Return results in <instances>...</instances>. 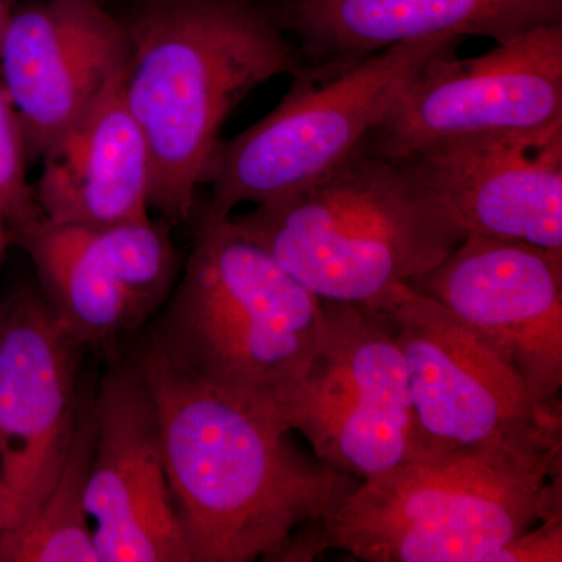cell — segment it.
<instances>
[{"instance_id": "cell-17", "label": "cell", "mask_w": 562, "mask_h": 562, "mask_svg": "<svg viewBox=\"0 0 562 562\" xmlns=\"http://www.w3.org/2000/svg\"><path fill=\"white\" fill-rule=\"evenodd\" d=\"M122 74L41 157L43 171L32 184L33 194L54 224L102 225L150 216L149 149L125 102Z\"/></svg>"}, {"instance_id": "cell-22", "label": "cell", "mask_w": 562, "mask_h": 562, "mask_svg": "<svg viewBox=\"0 0 562 562\" xmlns=\"http://www.w3.org/2000/svg\"><path fill=\"white\" fill-rule=\"evenodd\" d=\"M21 2L22 0H0V38H2L3 31L9 24L11 14Z\"/></svg>"}, {"instance_id": "cell-21", "label": "cell", "mask_w": 562, "mask_h": 562, "mask_svg": "<svg viewBox=\"0 0 562 562\" xmlns=\"http://www.w3.org/2000/svg\"><path fill=\"white\" fill-rule=\"evenodd\" d=\"M20 524V509L13 494L5 483L0 480V535Z\"/></svg>"}, {"instance_id": "cell-11", "label": "cell", "mask_w": 562, "mask_h": 562, "mask_svg": "<svg viewBox=\"0 0 562 562\" xmlns=\"http://www.w3.org/2000/svg\"><path fill=\"white\" fill-rule=\"evenodd\" d=\"M406 284L449 310L539 402L562 408V251L465 236Z\"/></svg>"}, {"instance_id": "cell-15", "label": "cell", "mask_w": 562, "mask_h": 562, "mask_svg": "<svg viewBox=\"0 0 562 562\" xmlns=\"http://www.w3.org/2000/svg\"><path fill=\"white\" fill-rule=\"evenodd\" d=\"M465 236L562 251V125L453 140L392 160Z\"/></svg>"}, {"instance_id": "cell-12", "label": "cell", "mask_w": 562, "mask_h": 562, "mask_svg": "<svg viewBox=\"0 0 562 562\" xmlns=\"http://www.w3.org/2000/svg\"><path fill=\"white\" fill-rule=\"evenodd\" d=\"M94 420L85 502L99 562H191L157 403L136 362L106 373L94 394Z\"/></svg>"}, {"instance_id": "cell-20", "label": "cell", "mask_w": 562, "mask_h": 562, "mask_svg": "<svg viewBox=\"0 0 562 562\" xmlns=\"http://www.w3.org/2000/svg\"><path fill=\"white\" fill-rule=\"evenodd\" d=\"M562 514L528 528L495 554L494 562H561Z\"/></svg>"}, {"instance_id": "cell-1", "label": "cell", "mask_w": 562, "mask_h": 562, "mask_svg": "<svg viewBox=\"0 0 562 562\" xmlns=\"http://www.w3.org/2000/svg\"><path fill=\"white\" fill-rule=\"evenodd\" d=\"M149 383L173 503L191 562H306L360 480L306 457L268 409L214 390L154 344Z\"/></svg>"}, {"instance_id": "cell-25", "label": "cell", "mask_w": 562, "mask_h": 562, "mask_svg": "<svg viewBox=\"0 0 562 562\" xmlns=\"http://www.w3.org/2000/svg\"><path fill=\"white\" fill-rule=\"evenodd\" d=\"M102 2H105V0H102Z\"/></svg>"}, {"instance_id": "cell-24", "label": "cell", "mask_w": 562, "mask_h": 562, "mask_svg": "<svg viewBox=\"0 0 562 562\" xmlns=\"http://www.w3.org/2000/svg\"><path fill=\"white\" fill-rule=\"evenodd\" d=\"M0 310H2V295H0Z\"/></svg>"}, {"instance_id": "cell-8", "label": "cell", "mask_w": 562, "mask_h": 562, "mask_svg": "<svg viewBox=\"0 0 562 562\" xmlns=\"http://www.w3.org/2000/svg\"><path fill=\"white\" fill-rule=\"evenodd\" d=\"M277 416L317 460L360 482L422 460L402 351L382 322L349 303L321 301L312 364Z\"/></svg>"}, {"instance_id": "cell-14", "label": "cell", "mask_w": 562, "mask_h": 562, "mask_svg": "<svg viewBox=\"0 0 562 562\" xmlns=\"http://www.w3.org/2000/svg\"><path fill=\"white\" fill-rule=\"evenodd\" d=\"M131 55L117 14L102 0L21 2L0 38V77L29 162L81 116Z\"/></svg>"}, {"instance_id": "cell-19", "label": "cell", "mask_w": 562, "mask_h": 562, "mask_svg": "<svg viewBox=\"0 0 562 562\" xmlns=\"http://www.w3.org/2000/svg\"><path fill=\"white\" fill-rule=\"evenodd\" d=\"M27 166L20 122L0 85V210L10 233L44 217L29 183Z\"/></svg>"}, {"instance_id": "cell-2", "label": "cell", "mask_w": 562, "mask_h": 562, "mask_svg": "<svg viewBox=\"0 0 562 562\" xmlns=\"http://www.w3.org/2000/svg\"><path fill=\"white\" fill-rule=\"evenodd\" d=\"M122 92L150 158V209L191 221L199 179L224 122L273 77L297 76L301 52L261 0H127Z\"/></svg>"}, {"instance_id": "cell-23", "label": "cell", "mask_w": 562, "mask_h": 562, "mask_svg": "<svg viewBox=\"0 0 562 562\" xmlns=\"http://www.w3.org/2000/svg\"><path fill=\"white\" fill-rule=\"evenodd\" d=\"M11 244L9 222L3 216L2 210H0V265L5 260L7 250Z\"/></svg>"}, {"instance_id": "cell-9", "label": "cell", "mask_w": 562, "mask_h": 562, "mask_svg": "<svg viewBox=\"0 0 562 562\" xmlns=\"http://www.w3.org/2000/svg\"><path fill=\"white\" fill-rule=\"evenodd\" d=\"M562 125V22L471 58H432L362 147L387 160L453 143Z\"/></svg>"}, {"instance_id": "cell-16", "label": "cell", "mask_w": 562, "mask_h": 562, "mask_svg": "<svg viewBox=\"0 0 562 562\" xmlns=\"http://www.w3.org/2000/svg\"><path fill=\"white\" fill-rule=\"evenodd\" d=\"M305 66H342L398 44L457 35L495 44L562 22V0H261Z\"/></svg>"}, {"instance_id": "cell-4", "label": "cell", "mask_w": 562, "mask_h": 562, "mask_svg": "<svg viewBox=\"0 0 562 562\" xmlns=\"http://www.w3.org/2000/svg\"><path fill=\"white\" fill-rule=\"evenodd\" d=\"M562 514V447H491L405 462L360 482L322 532V553L364 562H494Z\"/></svg>"}, {"instance_id": "cell-10", "label": "cell", "mask_w": 562, "mask_h": 562, "mask_svg": "<svg viewBox=\"0 0 562 562\" xmlns=\"http://www.w3.org/2000/svg\"><path fill=\"white\" fill-rule=\"evenodd\" d=\"M171 225L158 220L102 225L46 217L11 232L35 266L38 291L69 335L105 346L136 331L165 305L179 280Z\"/></svg>"}, {"instance_id": "cell-5", "label": "cell", "mask_w": 562, "mask_h": 562, "mask_svg": "<svg viewBox=\"0 0 562 562\" xmlns=\"http://www.w3.org/2000/svg\"><path fill=\"white\" fill-rule=\"evenodd\" d=\"M319 328L312 291L228 217L202 214L150 342L214 390L277 414L308 371Z\"/></svg>"}, {"instance_id": "cell-13", "label": "cell", "mask_w": 562, "mask_h": 562, "mask_svg": "<svg viewBox=\"0 0 562 562\" xmlns=\"http://www.w3.org/2000/svg\"><path fill=\"white\" fill-rule=\"evenodd\" d=\"M80 346L38 288L2 297L0 310V480L20 509L38 512L69 452L81 392Z\"/></svg>"}, {"instance_id": "cell-6", "label": "cell", "mask_w": 562, "mask_h": 562, "mask_svg": "<svg viewBox=\"0 0 562 562\" xmlns=\"http://www.w3.org/2000/svg\"><path fill=\"white\" fill-rule=\"evenodd\" d=\"M462 36L398 44L342 66H303L279 105L228 140H217L199 184L202 214L224 220L243 203L260 205L306 187L351 157L422 69Z\"/></svg>"}, {"instance_id": "cell-18", "label": "cell", "mask_w": 562, "mask_h": 562, "mask_svg": "<svg viewBox=\"0 0 562 562\" xmlns=\"http://www.w3.org/2000/svg\"><path fill=\"white\" fill-rule=\"evenodd\" d=\"M94 436V392H81L61 471L38 512L0 535V562H99L85 502Z\"/></svg>"}, {"instance_id": "cell-3", "label": "cell", "mask_w": 562, "mask_h": 562, "mask_svg": "<svg viewBox=\"0 0 562 562\" xmlns=\"http://www.w3.org/2000/svg\"><path fill=\"white\" fill-rule=\"evenodd\" d=\"M228 221L319 301L355 306L430 271L465 238L398 162L362 146L306 187Z\"/></svg>"}, {"instance_id": "cell-7", "label": "cell", "mask_w": 562, "mask_h": 562, "mask_svg": "<svg viewBox=\"0 0 562 562\" xmlns=\"http://www.w3.org/2000/svg\"><path fill=\"white\" fill-rule=\"evenodd\" d=\"M358 308L382 322L402 351L422 458L491 447L561 449L562 408L539 402L441 303L398 283Z\"/></svg>"}]
</instances>
